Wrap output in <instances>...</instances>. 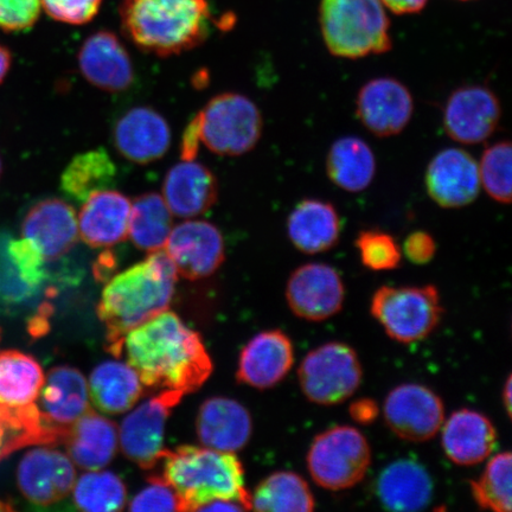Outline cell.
<instances>
[{"label":"cell","mask_w":512,"mask_h":512,"mask_svg":"<svg viewBox=\"0 0 512 512\" xmlns=\"http://www.w3.org/2000/svg\"><path fill=\"white\" fill-rule=\"evenodd\" d=\"M172 216L162 195L146 192L138 196L132 203L128 226L134 246L149 253L162 251L174 228Z\"/></svg>","instance_id":"e575fe53"},{"label":"cell","mask_w":512,"mask_h":512,"mask_svg":"<svg viewBox=\"0 0 512 512\" xmlns=\"http://www.w3.org/2000/svg\"><path fill=\"white\" fill-rule=\"evenodd\" d=\"M160 462L163 479L181 498L184 511H198L216 499L239 502L252 510L245 470L234 453L184 445L165 450Z\"/></svg>","instance_id":"277c9868"},{"label":"cell","mask_w":512,"mask_h":512,"mask_svg":"<svg viewBox=\"0 0 512 512\" xmlns=\"http://www.w3.org/2000/svg\"><path fill=\"white\" fill-rule=\"evenodd\" d=\"M370 312L389 338L412 344L424 341L438 328L444 309L433 285L383 286L371 298Z\"/></svg>","instance_id":"52a82bcc"},{"label":"cell","mask_w":512,"mask_h":512,"mask_svg":"<svg viewBox=\"0 0 512 512\" xmlns=\"http://www.w3.org/2000/svg\"><path fill=\"white\" fill-rule=\"evenodd\" d=\"M298 380L307 400L319 406L339 405L360 388L362 363L350 345L325 343L304 357L298 369Z\"/></svg>","instance_id":"30bf717a"},{"label":"cell","mask_w":512,"mask_h":512,"mask_svg":"<svg viewBox=\"0 0 512 512\" xmlns=\"http://www.w3.org/2000/svg\"><path fill=\"white\" fill-rule=\"evenodd\" d=\"M512 379L511 375L508 376L507 381H505L504 387H503V405L505 407V411H507L509 418H511L512 412H511V401H512Z\"/></svg>","instance_id":"816d5d0a"},{"label":"cell","mask_w":512,"mask_h":512,"mask_svg":"<svg viewBox=\"0 0 512 512\" xmlns=\"http://www.w3.org/2000/svg\"><path fill=\"white\" fill-rule=\"evenodd\" d=\"M356 114L375 137L398 136L413 118V95L398 79L390 76L371 79L358 91Z\"/></svg>","instance_id":"2e32d148"},{"label":"cell","mask_w":512,"mask_h":512,"mask_svg":"<svg viewBox=\"0 0 512 512\" xmlns=\"http://www.w3.org/2000/svg\"><path fill=\"white\" fill-rule=\"evenodd\" d=\"M68 457L86 471L105 469L117 453L119 430L110 419L89 409L69 428L66 438Z\"/></svg>","instance_id":"f546056e"},{"label":"cell","mask_w":512,"mask_h":512,"mask_svg":"<svg viewBox=\"0 0 512 512\" xmlns=\"http://www.w3.org/2000/svg\"><path fill=\"white\" fill-rule=\"evenodd\" d=\"M14 510V507L8 502L3 501V499H0V511H12Z\"/></svg>","instance_id":"f5cc1de1"},{"label":"cell","mask_w":512,"mask_h":512,"mask_svg":"<svg viewBox=\"0 0 512 512\" xmlns=\"http://www.w3.org/2000/svg\"><path fill=\"white\" fill-rule=\"evenodd\" d=\"M325 169L337 188L356 194L367 190L374 181L377 170L375 153L366 140L345 136L330 146Z\"/></svg>","instance_id":"1f68e13d"},{"label":"cell","mask_w":512,"mask_h":512,"mask_svg":"<svg viewBox=\"0 0 512 512\" xmlns=\"http://www.w3.org/2000/svg\"><path fill=\"white\" fill-rule=\"evenodd\" d=\"M144 384L130 364L107 361L89 377V399L100 412L123 414L130 411L144 394Z\"/></svg>","instance_id":"4dcf8cb0"},{"label":"cell","mask_w":512,"mask_h":512,"mask_svg":"<svg viewBox=\"0 0 512 512\" xmlns=\"http://www.w3.org/2000/svg\"><path fill=\"white\" fill-rule=\"evenodd\" d=\"M196 118L201 142L219 156L246 155L258 145L264 131L259 107L240 93L215 96Z\"/></svg>","instance_id":"ba28073f"},{"label":"cell","mask_w":512,"mask_h":512,"mask_svg":"<svg viewBox=\"0 0 512 512\" xmlns=\"http://www.w3.org/2000/svg\"><path fill=\"white\" fill-rule=\"evenodd\" d=\"M381 2L396 15H411L418 14L424 9L427 0H381Z\"/></svg>","instance_id":"c3c4849f"},{"label":"cell","mask_w":512,"mask_h":512,"mask_svg":"<svg viewBox=\"0 0 512 512\" xmlns=\"http://www.w3.org/2000/svg\"><path fill=\"white\" fill-rule=\"evenodd\" d=\"M162 196L172 215L195 219L213 208L219 197V183L206 165L195 159L182 160L166 174Z\"/></svg>","instance_id":"cb8c5ba5"},{"label":"cell","mask_w":512,"mask_h":512,"mask_svg":"<svg viewBox=\"0 0 512 512\" xmlns=\"http://www.w3.org/2000/svg\"><path fill=\"white\" fill-rule=\"evenodd\" d=\"M184 394L163 390L128 414L119 430V444L127 459L151 470L162 460L166 421Z\"/></svg>","instance_id":"8fae6325"},{"label":"cell","mask_w":512,"mask_h":512,"mask_svg":"<svg viewBox=\"0 0 512 512\" xmlns=\"http://www.w3.org/2000/svg\"><path fill=\"white\" fill-rule=\"evenodd\" d=\"M75 507L87 512L121 511L127 503L126 485L110 471H89L75 482Z\"/></svg>","instance_id":"d590c367"},{"label":"cell","mask_w":512,"mask_h":512,"mask_svg":"<svg viewBox=\"0 0 512 512\" xmlns=\"http://www.w3.org/2000/svg\"><path fill=\"white\" fill-rule=\"evenodd\" d=\"M349 413L357 424L370 425L379 418L380 407L375 400L363 398L351 403Z\"/></svg>","instance_id":"f6af8a7d"},{"label":"cell","mask_w":512,"mask_h":512,"mask_svg":"<svg viewBox=\"0 0 512 512\" xmlns=\"http://www.w3.org/2000/svg\"><path fill=\"white\" fill-rule=\"evenodd\" d=\"M131 511H184L181 498L163 477H150L149 485L134 497L128 507Z\"/></svg>","instance_id":"60d3db41"},{"label":"cell","mask_w":512,"mask_h":512,"mask_svg":"<svg viewBox=\"0 0 512 512\" xmlns=\"http://www.w3.org/2000/svg\"><path fill=\"white\" fill-rule=\"evenodd\" d=\"M113 140L120 156L132 163L150 164L168 153L171 130L162 114L151 107L139 106L117 121Z\"/></svg>","instance_id":"7402d4cb"},{"label":"cell","mask_w":512,"mask_h":512,"mask_svg":"<svg viewBox=\"0 0 512 512\" xmlns=\"http://www.w3.org/2000/svg\"><path fill=\"white\" fill-rule=\"evenodd\" d=\"M44 427L55 443H63L70 427L89 411L88 383L79 369H51L37 400Z\"/></svg>","instance_id":"d6986e66"},{"label":"cell","mask_w":512,"mask_h":512,"mask_svg":"<svg viewBox=\"0 0 512 512\" xmlns=\"http://www.w3.org/2000/svg\"><path fill=\"white\" fill-rule=\"evenodd\" d=\"M384 421L400 439L425 443L437 435L445 421L440 396L420 383H403L390 390L383 403Z\"/></svg>","instance_id":"7c38bea8"},{"label":"cell","mask_w":512,"mask_h":512,"mask_svg":"<svg viewBox=\"0 0 512 512\" xmlns=\"http://www.w3.org/2000/svg\"><path fill=\"white\" fill-rule=\"evenodd\" d=\"M12 66L11 51L0 43V83L8 76Z\"/></svg>","instance_id":"f907efd6"},{"label":"cell","mask_w":512,"mask_h":512,"mask_svg":"<svg viewBox=\"0 0 512 512\" xmlns=\"http://www.w3.org/2000/svg\"><path fill=\"white\" fill-rule=\"evenodd\" d=\"M41 11V0H0V30H28L34 27Z\"/></svg>","instance_id":"7bdbcfd3"},{"label":"cell","mask_w":512,"mask_h":512,"mask_svg":"<svg viewBox=\"0 0 512 512\" xmlns=\"http://www.w3.org/2000/svg\"><path fill=\"white\" fill-rule=\"evenodd\" d=\"M119 15L134 46L160 57L195 49L209 35L208 0H123Z\"/></svg>","instance_id":"3957f363"},{"label":"cell","mask_w":512,"mask_h":512,"mask_svg":"<svg viewBox=\"0 0 512 512\" xmlns=\"http://www.w3.org/2000/svg\"><path fill=\"white\" fill-rule=\"evenodd\" d=\"M21 448L23 445L19 435L5 416L0 413V462Z\"/></svg>","instance_id":"bcb514c9"},{"label":"cell","mask_w":512,"mask_h":512,"mask_svg":"<svg viewBox=\"0 0 512 512\" xmlns=\"http://www.w3.org/2000/svg\"><path fill=\"white\" fill-rule=\"evenodd\" d=\"M42 10L57 22L82 25L99 14L102 0H41Z\"/></svg>","instance_id":"b9f144b4"},{"label":"cell","mask_w":512,"mask_h":512,"mask_svg":"<svg viewBox=\"0 0 512 512\" xmlns=\"http://www.w3.org/2000/svg\"><path fill=\"white\" fill-rule=\"evenodd\" d=\"M19 278L32 290L41 292L47 280L46 260L28 239L11 240L5 248Z\"/></svg>","instance_id":"ab89813d"},{"label":"cell","mask_w":512,"mask_h":512,"mask_svg":"<svg viewBox=\"0 0 512 512\" xmlns=\"http://www.w3.org/2000/svg\"><path fill=\"white\" fill-rule=\"evenodd\" d=\"M145 388L191 394L213 373V362L198 332L175 312L164 311L124 338L123 354Z\"/></svg>","instance_id":"6da1fadb"},{"label":"cell","mask_w":512,"mask_h":512,"mask_svg":"<svg viewBox=\"0 0 512 512\" xmlns=\"http://www.w3.org/2000/svg\"><path fill=\"white\" fill-rule=\"evenodd\" d=\"M427 195L440 208L460 209L475 202L482 189L478 162L458 147L441 150L428 164Z\"/></svg>","instance_id":"ac0fdd59"},{"label":"cell","mask_w":512,"mask_h":512,"mask_svg":"<svg viewBox=\"0 0 512 512\" xmlns=\"http://www.w3.org/2000/svg\"><path fill=\"white\" fill-rule=\"evenodd\" d=\"M200 128H198V120L195 117L190 121V124L185 128L182 144H181V158L182 160H192L197 156L198 149H200Z\"/></svg>","instance_id":"7dc6e473"},{"label":"cell","mask_w":512,"mask_h":512,"mask_svg":"<svg viewBox=\"0 0 512 512\" xmlns=\"http://www.w3.org/2000/svg\"><path fill=\"white\" fill-rule=\"evenodd\" d=\"M355 246L364 267L371 271H393L402 260V251L394 236L379 229L362 230Z\"/></svg>","instance_id":"f35d334b"},{"label":"cell","mask_w":512,"mask_h":512,"mask_svg":"<svg viewBox=\"0 0 512 512\" xmlns=\"http://www.w3.org/2000/svg\"><path fill=\"white\" fill-rule=\"evenodd\" d=\"M78 64L83 78L101 91L120 93L133 85L131 56L111 31L100 30L89 36L79 50Z\"/></svg>","instance_id":"44dd1931"},{"label":"cell","mask_w":512,"mask_h":512,"mask_svg":"<svg viewBox=\"0 0 512 512\" xmlns=\"http://www.w3.org/2000/svg\"><path fill=\"white\" fill-rule=\"evenodd\" d=\"M502 106L492 89L466 85L448 96L443 112V126L448 137L464 145L486 142L501 123Z\"/></svg>","instance_id":"4fadbf2b"},{"label":"cell","mask_w":512,"mask_h":512,"mask_svg":"<svg viewBox=\"0 0 512 512\" xmlns=\"http://www.w3.org/2000/svg\"><path fill=\"white\" fill-rule=\"evenodd\" d=\"M306 464L312 479L320 488L348 490L367 476L371 465V447L357 428L331 427L313 439Z\"/></svg>","instance_id":"9c48e42d"},{"label":"cell","mask_w":512,"mask_h":512,"mask_svg":"<svg viewBox=\"0 0 512 512\" xmlns=\"http://www.w3.org/2000/svg\"><path fill=\"white\" fill-rule=\"evenodd\" d=\"M78 217L79 236L94 248L112 247L128 238L132 203L112 189L88 197Z\"/></svg>","instance_id":"4316f807"},{"label":"cell","mask_w":512,"mask_h":512,"mask_svg":"<svg viewBox=\"0 0 512 512\" xmlns=\"http://www.w3.org/2000/svg\"><path fill=\"white\" fill-rule=\"evenodd\" d=\"M245 508L239 502L228 499H216V501L203 505L198 511H243Z\"/></svg>","instance_id":"681fc988"},{"label":"cell","mask_w":512,"mask_h":512,"mask_svg":"<svg viewBox=\"0 0 512 512\" xmlns=\"http://www.w3.org/2000/svg\"><path fill=\"white\" fill-rule=\"evenodd\" d=\"M75 482L72 459L53 445L32 448L18 465V488L23 497L38 508L63 501L72 494Z\"/></svg>","instance_id":"9a60e30c"},{"label":"cell","mask_w":512,"mask_h":512,"mask_svg":"<svg viewBox=\"0 0 512 512\" xmlns=\"http://www.w3.org/2000/svg\"><path fill=\"white\" fill-rule=\"evenodd\" d=\"M434 485L426 467L412 459H400L384 467L377 479L376 494L384 508L411 512L431 503Z\"/></svg>","instance_id":"f1b7e54d"},{"label":"cell","mask_w":512,"mask_h":512,"mask_svg":"<svg viewBox=\"0 0 512 512\" xmlns=\"http://www.w3.org/2000/svg\"><path fill=\"white\" fill-rule=\"evenodd\" d=\"M402 251L414 265H427L437 254V242L430 233L416 230L407 236L403 242Z\"/></svg>","instance_id":"ee69618b"},{"label":"cell","mask_w":512,"mask_h":512,"mask_svg":"<svg viewBox=\"0 0 512 512\" xmlns=\"http://www.w3.org/2000/svg\"><path fill=\"white\" fill-rule=\"evenodd\" d=\"M44 381L46 376L34 357L16 350L0 352V412L27 446L55 445L37 406Z\"/></svg>","instance_id":"8992f818"},{"label":"cell","mask_w":512,"mask_h":512,"mask_svg":"<svg viewBox=\"0 0 512 512\" xmlns=\"http://www.w3.org/2000/svg\"><path fill=\"white\" fill-rule=\"evenodd\" d=\"M22 238L34 243L44 260L60 259L80 238L78 216L68 202L48 198L36 203L24 217Z\"/></svg>","instance_id":"603a6c76"},{"label":"cell","mask_w":512,"mask_h":512,"mask_svg":"<svg viewBox=\"0 0 512 512\" xmlns=\"http://www.w3.org/2000/svg\"><path fill=\"white\" fill-rule=\"evenodd\" d=\"M164 248L177 274L189 280L210 277L226 258L219 228L201 220L184 221L172 228Z\"/></svg>","instance_id":"e0dca14e"},{"label":"cell","mask_w":512,"mask_h":512,"mask_svg":"<svg viewBox=\"0 0 512 512\" xmlns=\"http://www.w3.org/2000/svg\"><path fill=\"white\" fill-rule=\"evenodd\" d=\"M2 172H3V163H2V159H0V177H2Z\"/></svg>","instance_id":"db71d44e"},{"label":"cell","mask_w":512,"mask_h":512,"mask_svg":"<svg viewBox=\"0 0 512 512\" xmlns=\"http://www.w3.org/2000/svg\"><path fill=\"white\" fill-rule=\"evenodd\" d=\"M196 431L203 446L235 453L245 448L252 438V415L239 401L217 396L202 403Z\"/></svg>","instance_id":"484cf974"},{"label":"cell","mask_w":512,"mask_h":512,"mask_svg":"<svg viewBox=\"0 0 512 512\" xmlns=\"http://www.w3.org/2000/svg\"><path fill=\"white\" fill-rule=\"evenodd\" d=\"M286 227L288 239L298 251L320 254L337 245L343 224L334 204L318 198H305L288 215Z\"/></svg>","instance_id":"83f0119b"},{"label":"cell","mask_w":512,"mask_h":512,"mask_svg":"<svg viewBox=\"0 0 512 512\" xmlns=\"http://www.w3.org/2000/svg\"><path fill=\"white\" fill-rule=\"evenodd\" d=\"M177 275L169 256L158 251L108 281L96 310L106 328L107 349L114 357L123 356L128 332L169 309Z\"/></svg>","instance_id":"7a4b0ae2"},{"label":"cell","mask_w":512,"mask_h":512,"mask_svg":"<svg viewBox=\"0 0 512 512\" xmlns=\"http://www.w3.org/2000/svg\"><path fill=\"white\" fill-rule=\"evenodd\" d=\"M293 364L291 338L281 330L262 331L242 349L236 379L254 389H271L285 380Z\"/></svg>","instance_id":"ffe728a7"},{"label":"cell","mask_w":512,"mask_h":512,"mask_svg":"<svg viewBox=\"0 0 512 512\" xmlns=\"http://www.w3.org/2000/svg\"><path fill=\"white\" fill-rule=\"evenodd\" d=\"M512 147L509 140H501L486 147L478 163L480 184L491 200L499 204L511 203Z\"/></svg>","instance_id":"74e56055"},{"label":"cell","mask_w":512,"mask_h":512,"mask_svg":"<svg viewBox=\"0 0 512 512\" xmlns=\"http://www.w3.org/2000/svg\"><path fill=\"white\" fill-rule=\"evenodd\" d=\"M117 176V165L110 153L95 149L70 160L61 177V188L70 200L83 203L96 192L111 189Z\"/></svg>","instance_id":"d6a6232c"},{"label":"cell","mask_w":512,"mask_h":512,"mask_svg":"<svg viewBox=\"0 0 512 512\" xmlns=\"http://www.w3.org/2000/svg\"><path fill=\"white\" fill-rule=\"evenodd\" d=\"M441 446L446 457L459 466H473L488 459L497 445V431L483 413L463 408L441 426Z\"/></svg>","instance_id":"d4e9b609"},{"label":"cell","mask_w":512,"mask_h":512,"mask_svg":"<svg viewBox=\"0 0 512 512\" xmlns=\"http://www.w3.org/2000/svg\"><path fill=\"white\" fill-rule=\"evenodd\" d=\"M511 453L497 454L485 470L472 480L471 494L480 509L495 512L511 511Z\"/></svg>","instance_id":"8d00e7d4"},{"label":"cell","mask_w":512,"mask_h":512,"mask_svg":"<svg viewBox=\"0 0 512 512\" xmlns=\"http://www.w3.org/2000/svg\"><path fill=\"white\" fill-rule=\"evenodd\" d=\"M286 300L294 316L307 322H324L343 309L344 281L335 267L309 262L288 278Z\"/></svg>","instance_id":"5bb4252c"},{"label":"cell","mask_w":512,"mask_h":512,"mask_svg":"<svg viewBox=\"0 0 512 512\" xmlns=\"http://www.w3.org/2000/svg\"><path fill=\"white\" fill-rule=\"evenodd\" d=\"M252 509L270 512H310L316 499L309 484L296 472L279 471L261 480L251 494Z\"/></svg>","instance_id":"836d02e7"},{"label":"cell","mask_w":512,"mask_h":512,"mask_svg":"<svg viewBox=\"0 0 512 512\" xmlns=\"http://www.w3.org/2000/svg\"><path fill=\"white\" fill-rule=\"evenodd\" d=\"M319 22L326 49L339 59L358 60L392 49L381 0H322Z\"/></svg>","instance_id":"5b68a950"}]
</instances>
